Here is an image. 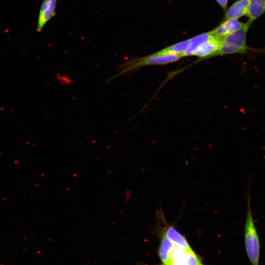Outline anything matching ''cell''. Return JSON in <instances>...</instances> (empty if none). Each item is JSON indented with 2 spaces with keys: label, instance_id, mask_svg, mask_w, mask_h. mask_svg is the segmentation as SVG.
Listing matches in <instances>:
<instances>
[{
  "label": "cell",
  "instance_id": "cell-1",
  "mask_svg": "<svg viewBox=\"0 0 265 265\" xmlns=\"http://www.w3.org/2000/svg\"><path fill=\"white\" fill-rule=\"evenodd\" d=\"M182 58L177 54H157L156 53L143 57H130L117 67V73L109 78L106 82L120 76L133 73L144 66L166 64L178 61Z\"/></svg>",
  "mask_w": 265,
  "mask_h": 265
},
{
  "label": "cell",
  "instance_id": "cell-2",
  "mask_svg": "<svg viewBox=\"0 0 265 265\" xmlns=\"http://www.w3.org/2000/svg\"><path fill=\"white\" fill-rule=\"evenodd\" d=\"M247 207L244 224V244L251 265H259L260 242L254 222L250 201V186L247 191Z\"/></svg>",
  "mask_w": 265,
  "mask_h": 265
},
{
  "label": "cell",
  "instance_id": "cell-3",
  "mask_svg": "<svg viewBox=\"0 0 265 265\" xmlns=\"http://www.w3.org/2000/svg\"><path fill=\"white\" fill-rule=\"evenodd\" d=\"M250 26L247 22L239 29L222 38L219 41L218 49L206 59L226 54L245 53L248 49L246 45V36Z\"/></svg>",
  "mask_w": 265,
  "mask_h": 265
},
{
  "label": "cell",
  "instance_id": "cell-4",
  "mask_svg": "<svg viewBox=\"0 0 265 265\" xmlns=\"http://www.w3.org/2000/svg\"><path fill=\"white\" fill-rule=\"evenodd\" d=\"M159 265H205L193 250H183L175 247L169 259L164 264Z\"/></svg>",
  "mask_w": 265,
  "mask_h": 265
},
{
  "label": "cell",
  "instance_id": "cell-5",
  "mask_svg": "<svg viewBox=\"0 0 265 265\" xmlns=\"http://www.w3.org/2000/svg\"><path fill=\"white\" fill-rule=\"evenodd\" d=\"M160 217L164 226L162 228L166 236L172 241L176 247L186 250H193L186 237L181 234L173 225H170L166 221L164 216L160 212Z\"/></svg>",
  "mask_w": 265,
  "mask_h": 265
},
{
  "label": "cell",
  "instance_id": "cell-6",
  "mask_svg": "<svg viewBox=\"0 0 265 265\" xmlns=\"http://www.w3.org/2000/svg\"><path fill=\"white\" fill-rule=\"evenodd\" d=\"M57 0H43L37 19L36 30L40 32L46 25L55 15Z\"/></svg>",
  "mask_w": 265,
  "mask_h": 265
},
{
  "label": "cell",
  "instance_id": "cell-7",
  "mask_svg": "<svg viewBox=\"0 0 265 265\" xmlns=\"http://www.w3.org/2000/svg\"><path fill=\"white\" fill-rule=\"evenodd\" d=\"M160 242L158 249V255L161 264L168 262L170 256L176 247L172 241L166 236L162 228L159 231Z\"/></svg>",
  "mask_w": 265,
  "mask_h": 265
},
{
  "label": "cell",
  "instance_id": "cell-8",
  "mask_svg": "<svg viewBox=\"0 0 265 265\" xmlns=\"http://www.w3.org/2000/svg\"><path fill=\"white\" fill-rule=\"evenodd\" d=\"M213 37L211 31L204 33L189 39L186 49L181 54L182 57L193 55L195 52L202 44Z\"/></svg>",
  "mask_w": 265,
  "mask_h": 265
},
{
  "label": "cell",
  "instance_id": "cell-9",
  "mask_svg": "<svg viewBox=\"0 0 265 265\" xmlns=\"http://www.w3.org/2000/svg\"><path fill=\"white\" fill-rule=\"evenodd\" d=\"M219 41L220 40L213 36L210 40L200 46L193 54L200 58L196 62L206 59L207 57L214 53L219 47Z\"/></svg>",
  "mask_w": 265,
  "mask_h": 265
},
{
  "label": "cell",
  "instance_id": "cell-10",
  "mask_svg": "<svg viewBox=\"0 0 265 265\" xmlns=\"http://www.w3.org/2000/svg\"><path fill=\"white\" fill-rule=\"evenodd\" d=\"M248 0H238L235 2L227 10L225 19H238L247 15Z\"/></svg>",
  "mask_w": 265,
  "mask_h": 265
},
{
  "label": "cell",
  "instance_id": "cell-11",
  "mask_svg": "<svg viewBox=\"0 0 265 265\" xmlns=\"http://www.w3.org/2000/svg\"><path fill=\"white\" fill-rule=\"evenodd\" d=\"M265 13V0H248L247 22L251 25Z\"/></svg>",
  "mask_w": 265,
  "mask_h": 265
},
{
  "label": "cell",
  "instance_id": "cell-12",
  "mask_svg": "<svg viewBox=\"0 0 265 265\" xmlns=\"http://www.w3.org/2000/svg\"><path fill=\"white\" fill-rule=\"evenodd\" d=\"M189 43V39L171 45L164 48L158 52L155 53L157 54H181L186 49Z\"/></svg>",
  "mask_w": 265,
  "mask_h": 265
},
{
  "label": "cell",
  "instance_id": "cell-13",
  "mask_svg": "<svg viewBox=\"0 0 265 265\" xmlns=\"http://www.w3.org/2000/svg\"><path fill=\"white\" fill-rule=\"evenodd\" d=\"M245 23H243L238 19H231L226 20L221 24L225 35L241 28Z\"/></svg>",
  "mask_w": 265,
  "mask_h": 265
},
{
  "label": "cell",
  "instance_id": "cell-14",
  "mask_svg": "<svg viewBox=\"0 0 265 265\" xmlns=\"http://www.w3.org/2000/svg\"><path fill=\"white\" fill-rule=\"evenodd\" d=\"M216 1L221 5V6L223 9L226 10L227 8L228 0H216Z\"/></svg>",
  "mask_w": 265,
  "mask_h": 265
}]
</instances>
